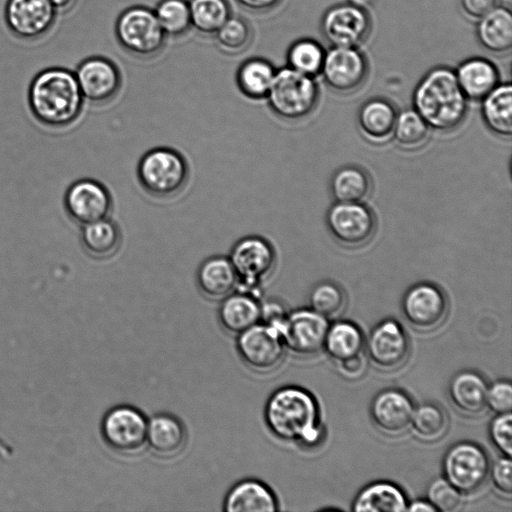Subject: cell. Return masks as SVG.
<instances>
[{
  "label": "cell",
  "instance_id": "obj_1",
  "mask_svg": "<svg viewBox=\"0 0 512 512\" xmlns=\"http://www.w3.org/2000/svg\"><path fill=\"white\" fill-rule=\"evenodd\" d=\"M27 99L36 121L52 129L74 124L84 103L74 72L63 67L38 72L30 82Z\"/></svg>",
  "mask_w": 512,
  "mask_h": 512
},
{
  "label": "cell",
  "instance_id": "obj_2",
  "mask_svg": "<svg viewBox=\"0 0 512 512\" xmlns=\"http://www.w3.org/2000/svg\"><path fill=\"white\" fill-rule=\"evenodd\" d=\"M264 420L279 440L305 447H313L322 440L318 404L301 387L285 386L273 392L264 408Z\"/></svg>",
  "mask_w": 512,
  "mask_h": 512
},
{
  "label": "cell",
  "instance_id": "obj_3",
  "mask_svg": "<svg viewBox=\"0 0 512 512\" xmlns=\"http://www.w3.org/2000/svg\"><path fill=\"white\" fill-rule=\"evenodd\" d=\"M413 105L429 128L437 131L456 129L465 118L467 98L455 70L448 66L430 69L415 87Z\"/></svg>",
  "mask_w": 512,
  "mask_h": 512
},
{
  "label": "cell",
  "instance_id": "obj_4",
  "mask_svg": "<svg viewBox=\"0 0 512 512\" xmlns=\"http://www.w3.org/2000/svg\"><path fill=\"white\" fill-rule=\"evenodd\" d=\"M189 167L178 151L157 147L146 152L138 162L137 178L150 196L170 198L180 193L187 184Z\"/></svg>",
  "mask_w": 512,
  "mask_h": 512
},
{
  "label": "cell",
  "instance_id": "obj_5",
  "mask_svg": "<svg viewBox=\"0 0 512 512\" xmlns=\"http://www.w3.org/2000/svg\"><path fill=\"white\" fill-rule=\"evenodd\" d=\"M266 98L278 117L299 120L313 112L319 99V89L313 77L285 67L276 71Z\"/></svg>",
  "mask_w": 512,
  "mask_h": 512
},
{
  "label": "cell",
  "instance_id": "obj_6",
  "mask_svg": "<svg viewBox=\"0 0 512 512\" xmlns=\"http://www.w3.org/2000/svg\"><path fill=\"white\" fill-rule=\"evenodd\" d=\"M120 45L139 59L156 57L164 48L166 35L153 11L137 6L125 10L115 27Z\"/></svg>",
  "mask_w": 512,
  "mask_h": 512
},
{
  "label": "cell",
  "instance_id": "obj_7",
  "mask_svg": "<svg viewBox=\"0 0 512 512\" xmlns=\"http://www.w3.org/2000/svg\"><path fill=\"white\" fill-rule=\"evenodd\" d=\"M229 260L238 277V286L255 294L262 283L273 273L276 252L265 238L250 235L239 239L231 248Z\"/></svg>",
  "mask_w": 512,
  "mask_h": 512
},
{
  "label": "cell",
  "instance_id": "obj_8",
  "mask_svg": "<svg viewBox=\"0 0 512 512\" xmlns=\"http://www.w3.org/2000/svg\"><path fill=\"white\" fill-rule=\"evenodd\" d=\"M489 468V457L485 450L470 441L452 445L442 462L444 478L462 494L481 488L488 477Z\"/></svg>",
  "mask_w": 512,
  "mask_h": 512
},
{
  "label": "cell",
  "instance_id": "obj_9",
  "mask_svg": "<svg viewBox=\"0 0 512 512\" xmlns=\"http://www.w3.org/2000/svg\"><path fill=\"white\" fill-rule=\"evenodd\" d=\"M105 443L122 455L139 453L146 445L147 420L136 408L121 405L110 409L102 419Z\"/></svg>",
  "mask_w": 512,
  "mask_h": 512
},
{
  "label": "cell",
  "instance_id": "obj_10",
  "mask_svg": "<svg viewBox=\"0 0 512 512\" xmlns=\"http://www.w3.org/2000/svg\"><path fill=\"white\" fill-rule=\"evenodd\" d=\"M236 347L241 361L257 373L274 371L284 358L285 347L279 331L265 323L239 334Z\"/></svg>",
  "mask_w": 512,
  "mask_h": 512
},
{
  "label": "cell",
  "instance_id": "obj_11",
  "mask_svg": "<svg viewBox=\"0 0 512 512\" xmlns=\"http://www.w3.org/2000/svg\"><path fill=\"white\" fill-rule=\"evenodd\" d=\"M328 319L310 309H297L287 314L279 333L284 347L293 355L310 357L323 349Z\"/></svg>",
  "mask_w": 512,
  "mask_h": 512
},
{
  "label": "cell",
  "instance_id": "obj_12",
  "mask_svg": "<svg viewBox=\"0 0 512 512\" xmlns=\"http://www.w3.org/2000/svg\"><path fill=\"white\" fill-rule=\"evenodd\" d=\"M371 27L367 10L350 2L330 7L321 21L324 37L337 47H358L369 37Z\"/></svg>",
  "mask_w": 512,
  "mask_h": 512
},
{
  "label": "cell",
  "instance_id": "obj_13",
  "mask_svg": "<svg viewBox=\"0 0 512 512\" xmlns=\"http://www.w3.org/2000/svg\"><path fill=\"white\" fill-rule=\"evenodd\" d=\"M57 12L49 0H7L4 20L10 33L24 41H37L54 27Z\"/></svg>",
  "mask_w": 512,
  "mask_h": 512
},
{
  "label": "cell",
  "instance_id": "obj_14",
  "mask_svg": "<svg viewBox=\"0 0 512 512\" xmlns=\"http://www.w3.org/2000/svg\"><path fill=\"white\" fill-rule=\"evenodd\" d=\"M63 207L69 219L83 226L109 217L112 197L99 181L82 178L71 183L63 196Z\"/></svg>",
  "mask_w": 512,
  "mask_h": 512
},
{
  "label": "cell",
  "instance_id": "obj_15",
  "mask_svg": "<svg viewBox=\"0 0 512 512\" xmlns=\"http://www.w3.org/2000/svg\"><path fill=\"white\" fill-rule=\"evenodd\" d=\"M369 65L357 47L332 46L325 52L321 69L324 82L339 93H351L365 82Z\"/></svg>",
  "mask_w": 512,
  "mask_h": 512
},
{
  "label": "cell",
  "instance_id": "obj_16",
  "mask_svg": "<svg viewBox=\"0 0 512 512\" xmlns=\"http://www.w3.org/2000/svg\"><path fill=\"white\" fill-rule=\"evenodd\" d=\"M326 221L333 237L348 247L367 243L376 227L374 214L361 202H336L329 208Z\"/></svg>",
  "mask_w": 512,
  "mask_h": 512
},
{
  "label": "cell",
  "instance_id": "obj_17",
  "mask_svg": "<svg viewBox=\"0 0 512 512\" xmlns=\"http://www.w3.org/2000/svg\"><path fill=\"white\" fill-rule=\"evenodd\" d=\"M402 313L415 329L430 331L438 327L447 313V300L442 290L428 282L410 287L402 299Z\"/></svg>",
  "mask_w": 512,
  "mask_h": 512
},
{
  "label": "cell",
  "instance_id": "obj_18",
  "mask_svg": "<svg viewBox=\"0 0 512 512\" xmlns=\"http://www.w3.org/2000/svg\"><path fill=\"white\" fill-rule=\"evenodd\" d=\"M74 74L84 100L92 104L110 102L121 88L120 71L112 61L104 57L84 59Z\"/></svg>",
  "mask_w": 512,
  "mask_h": 512
},
{
  "label": "cell",
  "instance_id": "obj_19",
  "mask_svg": "<svg viewBox=\"0 0 512 512\" xmlns=\"http://www.w3.org/2000/svg\"><path fill=\"white\" fill-rule=\"evenodd\" d=\"M370 361L379 369L400 367L409 354V339L403 327L394 319L379 322L370 331L366 342Z\"/></svg>",
  "mask_w": 512,
  "mask_h": 512
},
{
  "label": "cell",
  "instance_id": "obj_20",
  "mask_svg": "<svg viewBox=\"0 0 512 512\" xmlns=\"http://www.w3.org/2000/svg\"><path fill=\"white\" fill-rule=\"evenodd\" d=\"M414 408L412 399L404 391L388 388L374 396L370 417L382 433L400 435L410 427Z\"/></svg>",
  "mask_w": 512,
  "mask_h": 512
},
{
  "label": "cell",
  "instance_id": "obj_21",
  "mask_svg": "<svg viewBox=\"0 0 512 512\" xmlns=\"http://www.w3.org/2000/svg\"><path fill=\"white\" fill-rule=\"evenodd\" d=\"M222 328L230 334L239 335L261 320V305L255 294L236 290L222 299L218 310Z\"/></svg>",
  "mask_w": 512,
  "mask_h": 512
},
{
  "label": "cell",
  "instance_id": "obj_22",
  "mask_svg": "<svg viewBox=\"0 0 512 512\" xmlns=\"http://www.w3.org/2000/svg\"><path fill=\"white\" fill-rule=\"evenodd\" d=\"M278 500L263 482L246 479L236 483L227 493L223 510L226 512H276Z\"/></svg>",
  "mask_w": 512,
  "mask_h": 512
},
{
  "label": "cell",
  "instance_id": "obj_23",
  "mask_svg": "<svg viewBox=\"0 0 512 512\" xmlns=\"http://www.w3.org/2000/svg\"><path fill=\"white\" fill-rule=\"evenodd\" d=\"M196 282L201 293L212 300H222L238 287V277L228 257L211 256L198 267Z\"/></svg>",
  "mask_w": 512,
  "mask_h": 512
},
{
  "label": "cell",
  "instance_id": "obj_24",
  "mask_svg": "<svg viewBox=\"0 0 512 512\" xmlns=\"http://www.w3.org/2000/svg\"><path fill=\"white\" fill-rule=\"evenodd\" d=\"M187 433L182 422L169 414H157L147 421L146 444L154 454L171 458L185 447Z\"/></svg>",
  "mask_w": 512,
  "mask_h": 512
},
{
  "label": "cell",
  "instance_id": "obj_25",
  "mask_svg": "<svg viewBox=\"0 0 512 512\" xmlns=\"http://www.w3.org/2000/svg\"><path fill=\"white\" fill-rule=\"evenodd\" d=\"M457 81L467 99L480 101L499 84L495 64L484 57L462 61L455 70Z\"/></svg>",
  "mask_w": 512,
  "mask_h": 512
},
{
  "label": "cell",
  "instance_id": "obj_26",
  "mask_svg": "<svg viewBox=\"0 0 512 512\" xmlns=\"http://www.w3.org/2000/svg\"><path fill=\"white\" fill-rule=\"evenodd\" d=\"M476 35L486 51L502 55L512 48V13L509 8L496 5L478 19Z\"/></svg>",
  "mask_w": 512,
  "mask_h": 512
},
{
  "label": "cell",
  "instance_id": "obj_27",
  "mask_svg": "<svg viewBox=\"0 0 512 512\" xmlns=\"http://www.w3.org/2000/svg\"><path fill=\"white\" fill-rule=\"evenodd\" d=\"M488 384L484 377L471 370L457 373L448 386L450 401L456 409L467 415H477L486 406Z\"/></svg>",
  "mask_w": 512,
  "mask_h": 512
},
{
  "label": "cell",
  "instance_id": "obj_28",
  "mask_svg": "<svg viewBox=\"0 0 512 512\" xmlns=\"http://www.w3.org/2000/svg\"><path fill=\"white\" fill-rule=\"evenodd\" d=\"M408 505L403 490L388 481H377L356 495L351 509L354 512H403Z\"/></svg>",
  "mask_w": 512,
  "mask_h": 512
},
{
  "label": "cell",
  "instance_id": "obj_29",
  "mask_svg": "<svg viewBox=\"0 0 512 512\" xmlns=\"http://www.w3.org/2000/svg\"><path fill=\"white\" fill-rule=\"evenodd\" d=\"M121 241L120 228L109 217L81 226L80 243L93 259L111 258L119 250Z\"/></svg>",
  "mask_w": 512,
  "mask_h": 512
},
{
  "label": "cell",
  "instance_id": "obj_30",
  "mask_svg": "<svg viewBox=\"0 0 512 512\" xmlns=\"http://www.w3.org/2000/svg\"><path fill=\"white\" fill-rule=\"evenodd\" d=\"M396 118V109L390 101L384 98H372L361 106L358 125L366 138L380 143L391 137Z\"/></svg>",
  "mask_w": 512,
  "mask_h": 512
},
{
  "label": "cell",
  "instance_id": "obj_31",
  "mask_svg": "<svg viewBox=\"0 0 512 512\" xmlns=\"http://www.w3.org/2000/svg\"><path fill=\"white\" fill-rule=\"evenodd\" d=\"M482 116L495 134L510 137L512 133V86L498 84L482 100Z\"/></svg>",
  "mask_w": 512,
  "mask_h": 512
},
{
  "label": "cell",
  "instance_id": "obj_32",
  "mask_svg": "<svg viewBox=\"0 0 512 512\" xmlns=\"http://www.w3.org/2000/svg\"><path fill=\"white\" fill-rule=\"evenodd\" d=\"M363 345L361 329L350 321L341 320L329 325L323 349L331 359L340 362L361 354Z\"/></svg>",
  "mask_w": 512,
  "mask_h": 512
},
{
  "label": "cell",
  "instance_id": "obj_33",
  "mask_svg": "<svg viewBox=\"0 0 512 512\" xmlns=\"http://www.w3.org/2000/svg\"><path fill=\"white\" fill-rule=\"evenodd\" d=\"M276 71L272 64L262 58L245 61L237 71L236 81L240 91L248 98H266Z\"/></svg>",
  "mask_w": 512,
  "mask_h": 512
},
{
  "label": "cell",
  "instance_id": "obj_34",
  "mask_svg": "<svg viewBox=\"0 0 512 512\" xmlns=\"http://www.w3.org/2000/svg\"><path fill=\"white\" fill-rule=\"evenodd\" d=\"M368 174L357 166L338 169L331 179V192L337 202H361L370 192Z\"/></svg>",
  "mask_w": 512,
  "mask_h": 512
},
{
  "label": "cell",
  "instance_id": "obj_35",
  "mask_svg": "<svg viewBox=\"0 0 512 512\" xmlns=\"http://www.w3.org/2000/svg\"><path fill=\"white\" fill-rule=\"evenodd\" d=\"M191 26L204 35H215L231 16L227 0H190Z\"/></svg>",
  "mask_w": 512,
  "mask_h": 512
},
{
  "label": "cell",
  "instance_id": "obj_36",
  "mask_svg": "<svg viewBox=\"0 0 512 512\" xmlns=\"http://www.w3.org/2000/svg\"><path fill=\"white\" fill-rule=\"evenodd\" d=\"M410 427L418 438L432 442L445 434L448 419L440 406L427 402L414 408Z\"/></svg>",
  "mask_w": 512,
  "mask_h": 512
},
{
  "label": "cell",
  "instance_id": "obj_37",
  "mask_svg": "<svg viewBox=\"0 0 512 512\" xmlns=\"http://www.w3.org/2000/svg\"><path fill=\"white\" fill-rule=\"evenodd\" d=\"M215 39L222 52L228 55H237L250 46L253 29L243 17L231 15L215 33Z\"/></svg>",
  "mask_w": 512,
  "mask_h": 512
},
{
  "label": "cell",
  "instance_id": "obj_38",
  "mask_svg": "<svg viewBox=\"0 0 512 512\" xmlns=\"http://www.w3.org/2000/svg\"><path fill=\"white\" fill-rule=\"evenodd\" d=\"M325 52L326 51L323 47L315 40H297L288 50V67L305 75L314 77L321 72Z\"/></svg>",
  "mask_w": 512,
  "mask_h": 512
},
{
  "label": "cell",
  "instance_id": "obj_39",
  "mask_svg": "<svg viewBox=\"0 0 512 512\" xmlns=\"http://www.w3.org/2000/svg\"><path fill=\"white\" fill-rule=\"evenodd\" d=\"M154 13L166 36L180 37L192 27L189 3L185 0H162Z\"/></svg>",
  "mask_w": 512,
  "mask_h": 512
},
{
  "label": "cell",
  "instance_id": "obj_40",
  "mask_svg": "<svg viewBox=\"0 0 512 512\" xmlns=\"http://www.w3.org/2000/svg\"><path fill=\"white\" fill-rule=\"evenodd\" d=\"M429 126L415 110L397 114L393 133L396 142L404 148H416L427 139Z\"/></svg>",
  "mask_w": 512,
  "mask_h": 512
},
{
  "label": "cell",
  "instance_id": "obj_41",
  "mask_svg": "<svg viewBox=\"0 0 512 512\" xmlns=\"http://www.w3.org/2000/svg\"><path fill=\"white\" fill-rule=\"evenodd\" d=\"M310 308L326 318L338 315L345 306L341 287L329 281L315 285L309 295Z\"/></svg>",
  "mask_w": 512,
  "mask_h": 512
},
{
  "label": "cell",
  "instance_id": "obj_42",
  "mask_svg": "<svg viewBox=\"0 0 512 512\" xmlns=\"http://www.w3.org/2000/svg\"><path fill=\"white\" fill-rule=\"evenodd\" d=\"M427 500L436 511L454 512L462 504V493L445 478H436L427 487Z\"/></svg>",
  "mask_w": 512,
  "mask_h": 512
},
{
  "label": "cell",
  "instance_id": "obj_43",
  "mask_svg": "<svg viewBox=\"0 0 512 512\" xmlns=\"http://www.w3.org/2000/svg\"><path fill=\"white\" fill-rule=\"evenodd\" d=\"M489 438L502 455H512V414H496L489 425Z\"/></svg>",
  "mask_w": 512,
  "mask_h": 512
},
{
  "label": "cell",
  "instance_id": "obj_44",
  "mask_svg": "<svg viewBox=\"0 0 512 512\" xmlns=\"http://www.w3.org/2000/svg\"><path fill=\"white\" fill-rule=\"evenodd\" d=\"M486 406L495 414L509 413L512 409V385L508 380H498L488 385Z\"/></svg>",
  "mask_w": 512,
  "mask_h": 512
},
{
  "label": "cell",
  "instance_id": "obj_45",
  "mask_svg": "<svg viewBox=\"0 0 512 512\" xmlns=\"http://www.w3.org/2000/svg\"><path fill=\"white\" fill-rule=\"evenodd\" d=\"M491 483L494 489L502 496L510 497L512 494V462L511 457L502 456L495 460L489 468Z\"/></svg>",
  "mask_w": 512,
  "mask_h": 512
},
{
  "label": "cell",
  "instance_id": "obj_46",
  "mask_svg": "<svg viewBox=\"0 0 512 512\" xmlns=\"http://www.w3.org/2000/svg\"><path fill=\"white\" fill-rule=\"evenodd\" d=\"M287 314L284 306L277 301H268L261 305V319L265 324L275 327L278 331Z\"/></svg>",
  "mask_w": 512,
  "mask_h": 512
},
{
  "label": "cell",
  "instance_id": "obj_47",
  "mask_svg": "<svg viewBox=\"0 0 512 512\" xmlns=\"http://www.w3.org/2000/svg\"><path fill=\"white\" fill-rule=\"evenodd\" d=\"M337 363L340 374L349 379L361 377L367 365L366 359L362 353Z\"/></svg>",
  "mask_w": 512,
  "mask_h": 512
},
{
  "label": "cell",
  "instance_id": "obj_48",
  "mask_svg": "<svg viewBox=\"0 0 512 512\" xmlns=\"http://www.w3.org/2000/svg\"><path fill=\"white\" fill-rule=\"evenodd\" d=\"M463 11L470 17L479 19L496 5L497 0H460Z\"/></svg>",
  "mask_w": 512,
  "mask_h": 512
},
{
  "label": "cell",
  "instance_id": "obj_49",
  "mask_svg": "<svg viewBox=\"0 0 512 512\" xmlns=\"http://www.w3.org/2000/svg\"><path fill=\"white\" fill-rule=\"evenodd\" d=\"M244 9L255 12L263 13L270 11L277 7L282 0H236Z\"/></svg>",
  "mask_w": 512,
  "mask_h": 512
},
{
  "label": "cell",
  "instance_id": "obj_50",
  "mask_svg": "<svg viewBox=\"0 0 512 512\" xmlns=\"http://www.w3.org/2000/svg\"><path fill=\"white\" fill-rule=\"evenodd\" d=\"M406 511L409 512H437L428 500H414L408 503Z\"/></svg>",
  "mask_w": 512,
  "mask_h": 512
},
{
  "label": "cell",
  "instance_id": "obj_51",
  "mask_svg": "<svg viewBox=\"0 0 512 512\" xmlns=\"http://www.w3.org/2000/svg\"><path fill=\"white\" fill-rule=\"evenodd\" d=\"M55 8L57 14H66L70 12L77 4L78 0H49Z\"/></svg>",
  "mask_w": 512,
  "mask_h": 512
}]
</instances>
